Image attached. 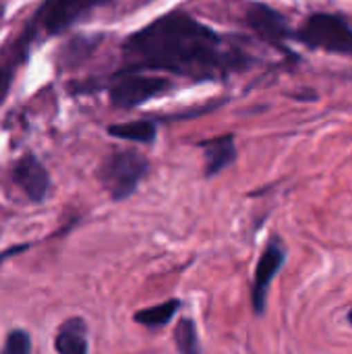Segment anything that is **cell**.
<instances>
[{
  "label": "cell",
  "mask_w": 352,
  "mask_h": 354,
  "mask_svg": "<svg viewBox=\"0 0 352 354\" xmlns=\"http://www.w3.org/2000/svg\"><path fill=\"white\" fill-rule=\"evenodd\" d=\"M180 307V301L172 299V301H166L162 305H156V307H147V309H141L135 313V322L147 330H160L164 326L170 324V319L176 315Z\"/></svg>",
  "instance_id": "7c38bea8"
},
{
  "label": "cell",
  "mask_w": 352,
  "mask_h": 354,
  "mask_svg": "<svg viewBox=\"0 0 352 354\" xmlns=\"http://www.w3.org/2000/svg\"><path fill=\"white\" fill-rule=\"evenodd\" d=\"M54 348L58 354H87L89 342H87V326L81 317L66 319L54 338Z\"/></svg>",
  "instance_id": "30bf717a"
},
{
  "label": "cell",
  "mask_w": 352,
  "mask_h": 354,
  "mask_svg": "<svg viewBox=\"0 0 352 354\" xmlns=\"http://www.w3.org/2000/svg\"><path fill=\"white\" fill-rule=\"evenodd\" d=\"M2 21H4V4L0 2V27H2Z\"/></svg>",
  "instance_id": "2e32d148"
},
{
  "label": "cell",
  "mask_w": 352,
  "mask_h": 354,
  "mask_svg": "<svg viewBox=\"0 0 352 354\" xmlns=\"http://www.w3.org/2000/svg\"><path fill=\"white\" fill-rule=\"evenodd\" d=\"M37 33H39V27L31 19L29 25L21 31V35L12 41V46H8L6 56L0 62V104L6 100V95L10 91V85L15 81V75L19 73V68L29 58V52H31V46H33Z\"/></svg>",
  "instance_id": "ba28073f"
},
{
  "label": "cell",
  "mask_w": 352,
  "mask_h": 354,
  "mask_svg": "<svg viewBox=\"0 0 352 354\" xmlns=\"http://www.w3.org/2000/svg\"><path fill=\"white\" fill-rule=\"evenodd\" d=\"M284 259H286V249L282 247V243L278 239L270 241L257 261L255 278H253V286H251V305L257 315L266 313L270 286H272L276 274L280 272V268L284 266Z\"/></svg>",
  "instance_id": "8992f818"
},
{
  "label": "cell",
  "mask_w": 352,
  "mask_h": 354,
  "mask_svg": "<svg viewBox=\"0 0 352 354\" xmlns=\"http://www.w3.org/2000/svg\"><path fill=\"white\" fill-rule=\"evenodd\" d=\"M168 87V81L162 77H147L135 71H124L118 81L110 87V100L116 108H135L154 95L162 93Z\"/></svg>",
  "instance_id": "5b68a950"
},
{
  "label": "cell",
  "mask_w": 352,
  "mask_h": 354,
  "mask_svg": "<svg viewBox=\"0 0 352 354\" xmlns=\"http://www.w3.org/2000/svg\"><path fill=\"white\" fill-rule=\"evenodd\" d=\"M104 0H44L33 15L39 31L48 35H56L79 21L85 12L98 6Z\"/></svg>",
  "instance_id": "277c9868"
},
{
  "label": "cell",
  "mask_w": 352,
  "mask_h": 354,
  "mask_svg": "<svg viewBox=\"0 0 352 354\" xmlns=\"http://www.w3.org/2000/svg\"><path fill=\"white\" fill-rule=\"evenodd\" d=\"M127 71L160 68L180 75H207L230 64L220 35L189 15L170 12L124 41Z\"/></svg>",
  "instance_id": "6da1fadb"
},
{
  "label": "cell",
  "mask_w": 352,
  "mask_h": 354,
  "mask_svg": "<svg viewBox=\"0 0 352 354\" xmlns=\"http://www.w3.org/2000/svg\"><path fill=\"white\" fill-rule=\"evenodd\" d=\"M149 162L131 149L114 151L100 168V180L110 193L114 201H122L131 197L141 183V178L147 174Z\"/></svg>",
  "instance_id": "7a4b0ae2"
},
{
  "label": "cell",
  "mask_w": 352,
  "mask_h": 354,
  "mask_svg": "<svg viewBox=\"0 0 352 354\" xmlns=\"http://www.w3.org/2000/svg\"><path fill=\"white\" fill-rule=\"evenodd\" d=\"M0 354H31V338L25 330L8 332Z\"/></svg>",
  "instance_id": "9a60e30c"
},
{
  "label": "cell",
  "mask_w": 352,
  "mask_h": 354,
  "mask_svg": "<svg viewBox=\"0 0 352 354\" xmlns=\"http://www.w3.org/2000/svg\"><path fill=\"white\" fill-rule=\"evenodd\" d=\"M174 342L180 354H201L193 319H180L174 328Z\"/></svg>",
  "instance_id": "5bb4252c"
},
{
  "label": "cell",
  "mask_w": 352,
  "mask_h": 354,
  "mask_svg": "<svg viewBox=\"0 0 352 354\" xmlns=\"http://www.w3.org/2000/svg\"><path fill=\"white\" fill-rule=\"evenodd\" d=\"M349 319H351V324H352V311H351V315H349Z\"/></svg>",
  "instance_id": "e0dca14e"
},
{
  "label": "cell",
  "mask_w": 352,
  "mask_h": 354,
  "mask_svg": "<svg viewBox=\"0 0 352 354\" xmlns=\"http://www.w3.org/2000/svg\"><path fill=\"white\" fill-rule=\"evenodd\" d=\"M112 137L124 139V141H135V143H151L156 139V124L149 120H133V122H122V124H112L108 129Z\"/></svg>",
  "instance_id": "4fadbf2b"
},
{
  "label": "cell",
  "mask_w": 352,
  "mask_h": 354,
  "mask_svg": "<svg viewBox=\"0 0 352 354\" xmlns=\"http://www.w3.org/2000/svg\"><path fill=\"white\" fill-rule=\"evenodd\" d=\"M247 19H249V25L261 37H266L274 44H280L288 37V27H286L284 17L268 4L253 2L247 10Z\"/></svg>",
  "instance_id": "9c48e42d"
},
{
  "label": "cell",
  "mask_w": 352,
  "mask_h": 354,
  "mask_svg": "<svg viewBox=\"0 0 352 354\" xmlns=\"http://www.w3.org/2000/svg\"><path fill=\"white\" fill-rule=\"evenodd\" d=\"M299 37L311 48L352 56V29L340 17L328 12L311 15L301 27Z\"/></svg>",
  "instance_id": "3957f363"
},
{
  "label": "cell",
  "mask_w": 352,
  "mask_h": 354,
  "mask_svg": "<svg viewBox=\"0 0 352 354\" xmlns=\"http://www.w3.org/2000/svg\"><path fill=\"white\" fill-rule=\"evenodd\" d=\"M10 178L33 203H41L50 193V174L33 153H25L15 162Z\"/></svg>",
  "instance_id": "52a82bcc"
},
{
  "label": "cell",
  "mask_w": 352,
  "mask_h": 354,
  "mask_svg": "<svg viewBox=\"0 0 352 354\" xmlns=\"http://www.w3.org/2000/svg\"><path fill=\"white\" fill-rule=\"evenodd\" d=\"M205 149V174L214 176L222 172L226 166H230L237 160V145L232 135L216 137L207 143H203Z\"/></svg>",
  "instance_id": "8fae6325"
}]
</instances>
